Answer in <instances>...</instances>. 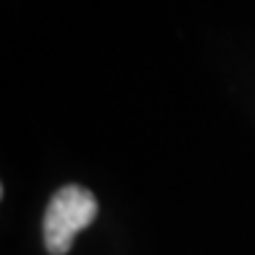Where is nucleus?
I'll use <instances>...</instances> for the list:
<instances>
[{"instance_id":"1","label":"nucleus","mask_w":255,"mask_h":255,"mask_svg":"<svg viewBox=\"0 0 255 255\" xmlns=\"http://www.w3.org/2000/svg\"><path fill=\"white\" fill-rule=\"evenodd\" d=\"M94 193L81 185H65L47 203L44 211V248L50 255H65L81 229H86L97 219Z\"/></svg>"}]
</instances>
